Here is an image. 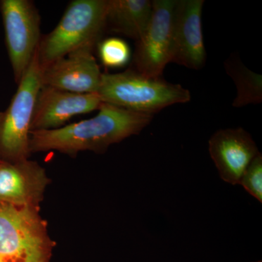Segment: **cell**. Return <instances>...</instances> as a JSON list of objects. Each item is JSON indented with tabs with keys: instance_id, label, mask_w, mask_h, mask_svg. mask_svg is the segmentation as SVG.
Returning a JSON list of instances; mask_svg holds the SVG:
<instances>
[{
	"instance_id": "cell-1",
	"label": "cell",
	"mask_w": 262,
	"mask_h": 262,
	"mask_svg": "<svg viewBox=\"0 0 262 262\" xmlns=\"http://www.w3.org/2000/svg\"><path fill=\"white\" fill-rule=\"evenodd\" d=\"M98 115L54 130L31 131V153L57 151L75 156L80 151L103 153L114 144L138 135L149 125L153 115L136 113L101 103Z\"/></svg>"
},
{
	"instance_id": "cell-2",
	"label": "cell",
	"mask_w": 262,
	"mask_h": 262,
	"mask_svg": "<svg viewBox=\"0 0 262 262\" xmlns=\"http://www.w3.org/2000/svg\"><path fill=\"white\" fill-rule=\"evenodd\" d=\"M97 94L103 103L149 115L191 100L189 90L181 84L143 75L134 69L117 74L102 73Z\"/></svg>"
},
{
	"instance_id": "cell-3",
	"label": "cell",
	"mask_w": 262,
	"mask_h": 262,
	"mask_svg": "<svg viewBox=\"0 0 262 262\" xmlns=\"http://www.w3.org/2000/svg\"><path fill=\"white\" fill-rule=\"evenodd\" d=\"M107 0H74L38 46L41 67L86 46L96 47L106 29Z\"/></svg>"
},
{
	"instance_id": "cell-4",
	"label": "cell",
	"mask_w": 262,
	"mask_h": 262,
	"mask_svg": "<svg viewBox=\"0 0 262 262\" xmlns=\"http://www.w3.org/2000/svg\"><path fill=\"white\" fill-rule=\"evenodd\" d=\"M54 246L39 208L0 203V262H49Z\"/></svg>"
},
{
	"instance_id": "cell-5",
	"label": "cell",
	"mask_w": 262,
	"mask_h": 262,
	"mask_svg": "<svg viewBox=\"0 0 262 262\" xmlns=\"http://www.w3.org/2000/svg\"><path fill=\"white\" fill-rule=\"evenodd\" d=\"M38 49L8 107L0 113V159L15 163L30 157L29 139L36 100L41 88Z\"/></svg>"
},
{
	"instance_id": "cell-6",
	"label": "cell",
	"mask_w": 262,
	"mask_h": 262,
	"mask_svg": "<svg viewBox=\"0 0 262 262\" xmlns=\"http://www.w3.org/2000/svg\"><path fill=\"white\" fill-rule=\"evenodd\" d=\"M0 10L14 80L20 82L40 41V15L30 0H2Z\"/></svg>"
},
{
	"instance_id": "cell-7",
	"label": "cell",
	"mask_w": 262,
	"mask_h": 262,
	"mask_svg": "<svg viewBox=\"0 0 262 262\" xmlns=\"http://www.w3.org/2000/svg\"><path fill=\"white\" fill-rule=\"evenodd\" d=\"M177 0H154L147 29L137 40L134 70L143 75L160 77L171 61L174 11Z\"/></svg>"
},
{
	"instance_id": "cell-8",
	"label": "cell",
	"mask_w": 262,
	"mask_h": 262,
	"mask_svg": "<svg viewBox=\"0 0 262 262\" xmlns=\"http://www.w3.org/2000/svg\"><path fill=\"white\" fill-rule=\"evenodd\" d=\"M95 46L78 48L41 67V86L77 94H97L101 73L94 56Z\"/></svg>"
},
{
	"instance_id": "cell-9",
	"label": "cell",
	"mask_w": 262,
	"mask_h": 262,
	"mask_svg": "<svg viewBox=\"0 0 262 262\" xmlns=\"http://www.w3.org/2000/svg\"><path fill=\"white\" fill-rule=\"evenodd\" d=\"M101 103L97 94H77L41 86L33 113L31 131L60 128L76 115L98 110Z\"/></svg>"
},
{
	"instance_id": "cell-10",
	"label": "cell",
	"mask_w": 262,
	"mask_h": 262,
	"mask_svg": "<svg viewBox=\"0 0 262 262\" xmlns=\"http://www.w3.org/2000/svg\"><path fill=\"white\" fill-rule=\"evenodd\" d=\"M203 0H177L173 17L171 62L201 70L206 63L202 12Z\"/></svg>"
},
{
	"instance_id": "cell-11",
	"label": "cell",
	"mask_w": 262,
	"mask_h": 262,
	"mask_svg": "<svg viewBox=\"0 0 262 262\" xmlns=\"http://www.w3.org/2000/svg\"><path fill=\"white\" fill-rule=\"evenodd\" d=\"M208 150L221 179L232 185H238L245 170L260 153L242 127L217 130L208 141Z\"/></svg>"
},
{
	"instance_id": "cell-12",
	"label": "cell",
	"mask_w": 262,
	"mask_h": 262,
	"mask_svg": "<svg viewBox=\"0 0 262 262\" xmlns=\"http://www.w3.org/2000/svg\"><path fill=\"white\" fill-rule=\"evenodd\" d=\"M49 183L37 162H0V203L39 208Z\"/></svg>"
},
{
	"instance_id": "cell-13",
	"label": "cell",
	"mask_w": 262,
	"mask_h": 262,
	"mask_svg": "<svg viewBox=\"0 0 262 262\" xmlns=\"http://www.w3.org/2000/svg\"><path fill=\"white\" fill-rule=\"evenodd\" d=\"M151 13L149 0H107L106 28L139 40L147 29Z\"/></svg>"
},
{
	"instance_id": "cell-14",
	"label": "cell",
	"mask_w": 262,
	"mask_h": 262,
	"mask_svg": "<svg viewBox=\"0 0 262 262\" xmlns=\"http://www.w3.org/2000/svg\"><path fill=\"white\" fill-rule=\"evenodd\" d=\"M225 67L237 88V96L232 103L234 107L261 102V75L248 70L242 62L232 57L225 61Z\"/></svg>"
},
{
	"instance_id": "cell-15",
	"label": "cell",
	"mask_w": 262,
	"mask_h": 262,
	"mask_svg": "<svg viewBox=\"0 0 262 262\" xmlns=\"http://www.w3.org/2000/svg\"><path fill=\"white\" fill-rule=\"evenodd\" d=\"M98 55L103 66L108 68L125 67L130 58L127 43L120 38L111 37L98 44Z\"/></svg>"
},
{
	"instance_id": "cell-16",
	"label": "cell",
	"mask_w": 262,
	"mask_h": 262,
	"mask_svg": "<svg viewBox=\"0 0 262 262\" xmlns=\"http://www.w3.org/2000/svg\"><path fill=\"white\" fill-rule=\"evenodd\" d=\"M239 185L262 203V155L259 153L251 161L241 177Z\"/></svg>"
},
{
	"instance_id": "cell-17",
	"label": "cell",
	"mask_w": 262,
	"mask_h": 262,
	"mask_svg": "<svg viewBox=\"0 0 262 262\" xmlns=\"http://www.w3.org/2000/svg\"><path fill=\"white\" fill-rule=\"evenodd\" d=\"M252 262H262L261 261H252Z\"/></svg>"
},
{
	"instance_id": "cell-18",
	"label": "cell",
	"mask_w": 262,
	"mask_h": 262,
	"mask_svg": "<svg viewBox=\"0 0 262 262\" xmlns=\"http://www.w3.org/2000/svg\"><path fill=\"white\" fill-rule=\"evenodd\" d=\"M1 161H2V160H1V159H0V162H1Z\"/></svg>"
}]
</instances>
